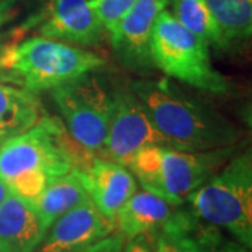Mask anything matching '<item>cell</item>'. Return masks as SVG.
I'll return each mask as SVG.
<instances>
[{"instance_id": "obj_1", "label": "cell", "mask_w": 252, "mask_h": 252, "mask_svg": "<svg viewBox=\"0 0 252 252\" xmlns=\"http://www.w3.org/2000/svg\"><path fill=\"white\" fill-rule=\"evenodd\" d=\"M93 158L70 144L62 122L45 115L27 132L0 144V178L11 193L34 202L52 181L86 168Z\"/></svg>"}, {"instance_id": "obj_2", "label": "cell", "mask_w": 252, "mask_h": 252, "mask_svg": "<svg viewBox=\"0 0 252 252\" xmlns=\"http://www.w3.org/2000/svg\"><path fill=\"white\" fill-rule=\"evenodd\" d=\"M129 86L167 146L207 152L237 142L238 133L225 118L188 97L168 79H142Z\"/></svg>"}, {"instance_id": "obj_3", "label": "cell", "mask_w": 252, "mask_h": 252, "mask_svg": "<svg viewBox=\"0 0 252 252\" xmlns=\"http://www.w3.org/2000/svg\"><path fill=\"white\" fill-rule=\"evenodd\" d=\"M234 147L207 152L152 144L139 150L127 165L144 190L181 206L230 160Z\"/></svg>"}, {"instance_id": "obj_4", "label": "cell", "mask_w": 252, "mask_h": 252, "mask_svg": "<svg viewBox=\"0 0 252 252\" xmlns=\"http://www.w3.org/2000/svg\"><path fill=\"white\" fill-rule=\"evenodd\" d=\"M102 64L104 59L94 52L46 36H31L11 51L0 83L31 93L54 90L98 70Z\"/></svg>"}, {"instance_id": "obj_5", "label": "cell", "mask_w": 252, "mask_h": 252, "mask_svg": "<svg viewBox=\"0 0 252 252\" xmlns=\"http://www.w3.org/2000/svg\"><path fill=\"white\" fill-rule=\"evenodd\" d=\"M187 202L202 220L252 251V147L231 158Z\"/></svg>"}, {"instance_id": "obj_6", "label": "cell", "mask_w": 252, "mask_h": 252, "mask_svg": "<svg viewBox=\"0 0 252 252\" xmlns=\"http://www.w3.org/2000/svg\"><path fill=\"white\" fill-rule=\"evenodd\" d=\"M150 55L153 64L175 80L215 94L228 90L227 79L212 64L209 45L170 11L162 10L156 20Z\"/></svg>"}, {"instance_id": "obj_7", "label": "cell", "mask_w": 252, "mask_h": 252, "mask_svg": "<svg viewBox=\"0 0 252 252\" xmlns=\"http://www.w3.org/2000/svg\"><path fill=\"white\" fill-rule=\"evenodd\" d=\"M64 129L91 157H102L108 136L112 94L91 73L52 90Z\"/></svg>"}, {"instance_id": "obj_8", "label": "cell", "mask_w": 252, "mask_h": 252, "mask_svg": "<svg viewBox=\"0 0 252 252\" xmlns=\"http://www.w3.org/2000/svg\"><path fill=\"white\" fill-rule=\"evenodd\" d=\"M165 144L130 86L112 93V114L107 143L101 158L127 167L146 146Z\"/></svg>"}, {"instance_id": "obj_9", "label": "cell", "mask_w": 252, "mask_h": 252, "mask_svg": "<svg viewBox=\"0 0 252 252\" xmlns=\"http://www.w3.org/2000/svg\"><path fill=\"white\" fill-rule=\"evenodd\" d=\"M147 238L153 244V252H251L182 205L156 234Z\"/></svg>"}, {"instance_id": "obj_10", "label": "cell", "mask_w": 252, "mask_h": 252, "mask_svg": "<svg viewBox=\"0 0 252 252\" xmlns=\"http://www.w3.org/2000/svg\"><path fill=\"white\" fill-rule=\"evenodd\" d=\"M41 35L76 46H91L101 41L104 27L89 0H48L44 11L30 23Z\"/></svg>"}, {"instance_id": "obj_11", "label": "cell", "mask_w": 252, "mask_h": 252, "mask_svg": "<svg viewBox=\"0 0 252 252\" xmlns=\"http://www.w3.org/2000/svg\"><path fill=\"white\" fill-rule=\"evenodd\" d=\"M115 228V221L104 216L89 198L46 230L36 252H76L105 240Z\"/></svg>"}, {"instance_id": "obj_12", "label": "cell", "mask_w": 252, "mask_h": 252, "mask_svg": "<svg viewBox=\"0 0 252 252\" xmlns=\"http://www.w3.org/2000/svg\"><path fill=\"white\" fill-rule=\"evenodd\" d=\"M168 3L170 0H136L109 34L115 52L126 64L133 67L153 64L150 39L156 20Z\"/></svg>"}, {"instance_id": "obj_13", "label": "cell", "mask_w": 252, "mask_h": 252, "mask_svg": "<svg viewBox=\"0 0 252 252\" xmlns=\"http://www.w3.org/2000/svg\"><path fill=\"white\" fill-rule=\"evenodd\" d=\"M80 174L93 203L104 216L115 221L118 212L136 192L133 174L121 164L99 157H94Z\"/></svg>"}, {"instance_id": "obj_14", "label": "cell", "mask_w": 252, "mask_h": 252, "mask_svg": "<svg viewBox=\"0 0 252 252\" xmlns=\"http://www.w3.org/2000/svg\"><path fill=\"white\" fill-rule=\"evenodd\" d=\"M44 235L31 202L10 193L0 205V251L35 252Z\"/></svg>"}, {"instance_id": "obj_15", "label": "cell", "mask_w": 252, "mask_h": 252, "mask_svg": "<svg viewBox=\"0 0 252 252\" xmlns=\"http://www.w3.org/2000/svg\"><path fill=\"white\" fill-rule=\"evenodd\" d=\"M178 207L143 189L135 192L118 212L115 225L127 240L149 237L156 234L174 216Z\"/></svg>"}, {"instance_id": "obj_16", "label": "cell", "mask_w": 252, "mask_h": 252, "mask_svg": "<svg viewBox=\"0 0 252 252\" xmlns=\"http://www.w3.org/2000/svg\"><path fill=\"white\" fill-rule=\"evenodd\" d=\"M45 115L35 93L0 83V144L27 132Z\"/></svg>"}, {"instance_id": "obj_17", "label": "cell", "mask_w": 252, "mask_h": 252, "mask_svg": "<svg viewBox=\"0 0 252 252\" xmlns=\"http://www.w3.org/2000/svg\"><path fill=\"white\" fill-rule=\"evenodd\" d=\"M90 198L84 182L81 178L80 170H73L58 180L52 181L38 198L31 202L36 210L42 228L46 230L55 221L79 206L84 200Z\"/></svg>"}, {"instance_id": "obj_18", "label": "cell", "mask_w": 252, "mask_h": 252, "mask_svg": "<svg viewBox=\"0 0 252 252\" xmlns=\"http://www.w3.org/2000/svg\"><path fill=\"white\" fill-rule=\"evenodd\" d=\"M174 17L190 32L203 39L207 45L223 48L224 38L206 0H171Z\"/></svg>"}, {"instance_id": "obj_19", "label": "cell", "mask_w": 252, "mask_h": 252, "mask_svg": "<svg viewBox=\"0 0 252 252\" xmlns=\"http://www.w3.org/2000/svg\"><path fill=\"white\" fill-rule=\"evenodd\" d=\"M225 44L252 34V0H206Z\"/></svg>"}, {"instance_id": "obj_20", "label": "cell", "mask_w": 252, "mask_h": 252, "mask_svg": "<svg viewBox=\"0 0 252 252\" xmlns=\"http://www.w3.org/2000/svg\"><path fill=\"white\" fill-rule=\"evenodd\" d=\"M99 18L102 27L109 34L117 28L119 21L135 4L136 0H89Z\"/></svg>"}, {"instance_id": "obj_21", "label": "cell", "mask_w": 252, "mask_h": 252, "mask_svg": "<svg viewBox=\"0 0 252 252\" xmlns=\"http://www.w3.org/2000/svg\"><path fill=\"white\" fill-rule=\"evenodd\" d=\"M26 31H27V26L24 28L21 27L11 30L7 32H3L0 28V79H1L3 69H4V64H6L10 52L23 41Z\"/></svg>"}, {"instance_id": "obj_22", "label": "cell", "mask_w": 252, "mask_h": 252, "mask_svg": "<svg viewBox=\"0 0 252 252\" xmlns=\"http://www.w3.org/2000/svg\"><path fill=\"white\" fill-rule=\"evenodd\" d=\"M124 245H125L124 235L121 233H114L105 240H101L98 243L76 252H124Z\"/></svg>"}, {"instance_id": "obj_23", "label": "cell", "mask_w": 252, "mask_h": 252, "mask_svg": "<svg viewBox=\"0 0 252 252\" xmlns=\"http://www.w3.org/2000/svg\"><path fill=\"white\" fill-rule=\"evenodd\" d=\"M16 0H0V28L13 17V7Z\"/></svg>"}, {"instance_id": "obj_24", "label": "cell", "mask_w": 252, "mask_h": 252, "mask_svg": "<svg viewBox=\"0 0 252 252\" xmlns=\"http://www.w3.org/2000/svg\"><path fill=\"white\" fill-rule=\"evenodd\" d=\"M10 193H11V192H10V188L7 187V184L0 178V205L4 202V199L7 198Z\"/></svg>"}, {"instance_id": "obj_25", "label": "cell", "mask_w": 252, "mask_h": 252, "mask_svg": "<svg viewBox=\"0 0 252 252\" xmlns=\"http://www.w3.org/2000/svg\"><path fill=\"white\" fill-rule=\"evenodd\" d=\"M245 122H247V125H248V127L251 129L252 132V105L245 112Z\"/></svg>"}, {"instance_id": "obj_26", "label": "cell", "mask_w": 252, "mask_h": 252, "mask_svg": "<svg viewBox=\"0 0 252 252\" xmlns=\"http://www.w3.org/2000/svg\"><path fill=\"white\" fill-rule=\"evenodd\" d=\"M0 252H1V251H0Z\"/></svg>"}]
</instances>
